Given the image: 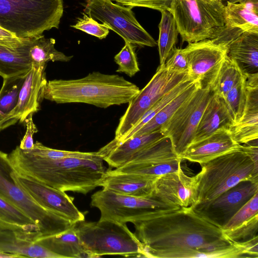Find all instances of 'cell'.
<instances>
[{
	"label": "cell",
	"instance_id": "42",
	"mask_svg": "<svg viewBox=\"0 0 258 258\" xmlns=\"http://www.w3.org/2000/svg\"><path fill=\"white\" fill-rule=\"evenodd\" d=\"M164 65L167 70L171 72L188 74L189 65L184 48H177L175 46Z\"/></svg>",
	"mask_w": 258,
	"mask_h": 258
},
{
	"label": "cell",
	"instance_id": "46",
	"mask_svg": "<svg viewBox=\"0 0 258 258\" xmlns=\"http://www.w3.org/2000/svg\"><path fill=\"white\" fill-rule=\"evenodd\" d=\"M232 243L241 248L248 257H258V235L243 242Z\"/></svg>",
	"mask_w": 258,
	"mask_h": 258
},
{
	"label": "cell",
	"instance_id": "26",
	"mask_svg": "<svg viewBox=\"0 0 258 258\" xmlns=\"http://www.w3.org/2000/svg\"><path fill=\"white\" fill-rule=\"evenodd\" d=\"M74 224L64 232L48 236L39 237L34 241L61 258L89 257L77 234Z\"/></svg>",
	"mask_w": 258,
	"mask_h": 258
},
{
	"label": "cell",
	"instance_id": "16",
	"mask_svg": "<svg viewBox=\"0 0 258 258\" xmlns=\"http://www.w3.org/2000/svg\"><path fill=\"white\" fill-rule=\"evenodd\" d=\"M258 33V0L225 6V24L211 39L228 46L243 33Z\"/></svg>",
	"mask_w": 258,
	"mask_h": 258
},
{
	"label": "cell",
	"instance_id": "13",
	"mask_svg": "<svg viewBox=\"0 0 258 258\" xmlns=\"http://www.w3.org/2000/svg\"><path fill=\"white\" fill-rule=\"evenodd\" d=\"M258 181L245 180L214 200L191 207L199 215L221 228L256 192Z\"/></svg>",
	"mask_w": 258,
	"mask_h": 258
},
{
	"label": "cell",
	"instance_id": "8",
	"mask_svg": "<svg viewBox=\"0 0 258 258\" xmlns=\"http://www.w3.org/2000/svg\"><path fill=\"white\" fill-rule=\"evenodd\" d=\"M14 171L9 155L0 151V195L35 222L39 228V237L60 233L75 223L38 204L14 179L12 173Z\"/></svg>",
	"mask_w": 258,
	"mask_h": 258
},
{
	"label": "cell",
	"instance_id": "41",
	"mask_svg": "<svg viewBox=\"0 0 258 258\" xmlns=\"http://www.w3.org/2000/svg\"><path fill=\"white\" fill-rule=\"evenodd\" d=\"M72 27L81 30L100 39L106 37L109 29L103 24H100L93 18L83 13V17L79 18L77 23Z\"/></svg>",
	"mask_w": 258,
	"mask_h": 258
},
{
	"label": "cell",
	"instance_id": "22",
	"mask_svg": "<svg viewBox=\"0 0 258 258\" xmlns=\"http://www.w3.org/2000/svg\"><path fill=\"white\" fill-rule=\"evenodd\" d=\"M155 179L109 169L106 170L100 186L119 194L147 198L152 196Z\"/></svg>",
	"mask_w": 258,
	"mask_h": 258
},
{
	"label": "cell",
	"instance_id": "30",
	"mask_svg": "<svg viewBox=\"0 0 258 258\" xmlns=\"http://www.w3.org/2000/svg\"><path fill=\"white\" fill-rule=\"evenodd\" d=\"M200 87H202L201 84L198 82L195 81L160 110L151 119L144 124L131 138L161 131L162 126L169 120L178 108Z\"/></svg>",
	"mask_w": 258,
	"mask_h": 258
},
{
	"label": "cell",
	"instance_id": "47",
	"mask_svg": "<svg viewBox=\"0 0 258 258\" xmlns=\"http://www.w3.org/2000/svg\"><path fill=\"white\" fill-rule=\"evenodd\" d=\"M18 120L11 117L8 114H4L0 112V131L15 124Z\"/></svg>",
	"mask_w": 258,
	"mask_h": 258
},
{
	"label": "cell",
	"instance_id": "36",
	"mask_svg": "<svg viewBox=\"0 0 258 258\" xmlns=\"http://www.w3.org/2000/svg\"><path fill=\"white\" fill-rule=\"evenodd\" d=\"M223 99L234 124L241 118L246 104V77L244 75L229 91Z\"/></svg>",
	"mask_w": 258,
	"mask_h": 258
},
{
	"label": "cell",
	"instance_id": "12",
	"mask_svg": "<svg viewBox=\"0 0 258 258\" xmlns=\"http://www.w3.org/2000/svg\"><path fill=\"white\" fill-rule=\"evenodd\" d=\"M213 91L209 87H200L176 111L161 131L171 139L180 157L192 143L204 110Z\"/></svg>",
	"mask_w": 258,
	"mask_h": 258
},
{
	"label": "cell",
	"instance_id": "33",
	"mask_svg": "<svg viewBox=\"0 0 258 258\" xmlns=\"http://www.w3.org/2000/svg\"><path fill=\"white\" fill-rule=\"evenodd\" d=\"M243 75L236 62L227 55L222 62L212 90L216 95L224 99Z\"/></svg>",
	"mask_w": 258,
	"mask_h": 258
},
{
	"label": "cell",
	"instance_id": "32",
	"mask_svg": "<svg viewBox=\"0 0 258 258\" xmlns=\"http://www.w3.org/2000/svg\"><path fill=\"white\" fill-rule=\"evenodd\" d=\"M161 13L159 24V39L157 42L160 64L165 63L177 41L179 34L177 26L172 14L167 10Z\"/></svg>",
	"mask_w": 258,
	"mask_h": 258
},
{
	"label": "cell",
	"instance_id": "39",
	"mask_svg": "<svg viewBox=\"0 0 258 258\" xmlns=\"http://www.w3.org/2000/svg\"><path fill=\"white\" fill-rule=\"evenodd\" d=\"M258 214L244 222L237 227L223 230L226 238L232 243H241L257 235Z\"/></svg>",
	"mask_w": 258,
	"mask_h": 258
},
{
	"label": "cell",
	"instance_id": "45",
	"mask_svg": "<svg viewBox=\"0 0 258 258\" xmlns=\"http://www.w3.org/2000/svg\"><path fill=\"white\" fill-rule=\"evenodd\" d=\"M31 38L18 37L13 33L0 27V44L3 46L11 48H18L26 44Z\"/></svg>",
	"mask_w": 258,
	"mask_h": 258
},
{
	"label": "cell",
	"instance_id": "10",
	"mask_svg": "<svg viewBox=\"0 0 258 258\" xmlns=\"http://www.w3.org/2000/svg\"><path fill=\"white\" fill-rule=\"evenodd\" d=\"M84 12L115 32L124 41L139 46H155L157 43L140 25L132 7L112 0H86Z\"/></svg>",
	"mask_w": 258,
	"mask_h": 258
},
{
	"label": "cell",
	"instance_id": "2",
	"mask_svg": "<svg viewBox=\"0 0 258 258\" xmlns=\"http://www.w3.org/2000/svg\"><path fill=\"white\" fill-rule=\"evenodd\" d=\"M9 158L18 174L64 192L87 194L100 186L107 170L101 155L43 159L28 155L17 146Z\"/></svg>",
	"mask_w": 258,
	"mask_h": 258
},
{
	"label": "cell",
	"instance_id": "21",
	"mask_svg": "<svg viewBox=\"0 0 258 258\" xmlns=\"http://www.w3.org/2000/svg\"><path fill=\"white\" fill-rule=\"evenodd\" d=\"M165 136L161 131L137 136L112 147L105 145L98 152L110 167L116 168L127 163L136 154Z\"/></svg>",
	"mask_w": 258,
	"mask_h": 258
},
{
	"label": "cell",
	"instance_id": "31",
	"mask_svg": "<svg viewBox=\"0 0 258 258\" xmlns=\"http://www.w3.org/2000/svg\"><path fill=\"white\" fill-rule=\"evenodd\" d=\"M55 40L46 38L44 35L34 37L29 48V56L32 66H46L49 61L68 62L72 56H68L57 50L54 47Z\"/></svg>",
	"mask_w": 258,
	"mask_h": 258
},
{
	"label": "cell",
	"instance_id": "44",
	"mask_svg": "<svg viewBox=\"0 0 258 258\" xmlns=\"http://www.w3.org/2000/svg\"><path fill=\"white\" fill-rule=\"evenodd\" d=\"M30 113L25 120L26 131L21 141L19 148L24 150L31 149L34 146L33 135L38 132L37 128L34 123L33 115Z\"/></svg>",
	"mask_w": 258,
	"mask_h": 258
},
{
	"label": "cell",
	"instance_id": "15",
	"mask_svg": "<svg viewBox=\"0 0 258 258\" xmlns=\"http://www.w3.org/2000/svg\"><path fill=\"white\" fill-rule=\"evenodd\" d=\"M15 181L40 206L73 223L85 220L84 213L73 203L74 198L64 191L18 174L12 173Z\"/></svg>",
	"mask_w": 258,
	"mask_h": 258
},
{
	"label": "cell",
	"instance_id": "19",
	"mask_svg": "<svg viewBox=\"0 0 258 258\" xmlns=\"http://www.w3.org/2000/svg\"><path fill=\"white\" fill-rule=\"evenodd\" d=\"M45 68L46 66H32L20 90L17 104L9 113L11 117L20 123L24 122L30 113L40 110V103L44 99V89L47 81Z\"/></svg>",
	"mask_w": 258,
	"mask_h": 258
},
{
	"label": "cell",
	"instance_id": "29",
	"mask_svg": "<svg viewBox=\"0 0 258 258\" xmlns=\"http://www.w3.org/2000/svg\"><path fill=\"white\" fill-rule=\"evenodd\" d=\"M181 160L178 157L157 161L128 162L113 170L156 179L164 174L177 171L181 167Z\"/></svg>",
	"mask_w": 258,
	"mask_h": 258
},
{
	"label": "cell",
	"instance_id": "28",
	"mask_svg": "<svg viewBox=\"0 0 258 258\" xmlns=\"http://www.w3.org/2000/svg\"><path fill=\"white\" fill-rule=\"evenodd\" d=\"M34 38L16 48L0 44V76L3 79L26 74L30 71L32 63L29 48Z\"/></svg>",
	"mask_w": 258,
	"mask_h": 258
},
{
	"label": "cell",
	"instance_id": "4",
	"mask_svg": "<svg viewBox=\"0 0 258 258\" xmlns=\"http://www.w3.org/2000/svg\"><path fill=\"white\" fill-rule=\"evenodd\" d=\"M201 165V170L192 177L195 192L194 206L214 200L241 181H258V163L241 149Z\"/></svg>",
	"mask_w": 258,
	"mask_h": 258
},
{
	"label": "cell",
	"instance_id": "23",
	"mask_svg": "<svg viewBox=\"0 0 258 258\" xmlns=\"http://www.w3.org/2000/svg\"><path fill=\"white\" fill-rule=\"evenodd\" d=\"M234 124L224 100L213 92L200 119L193 142L209 136L218 130H230Z\"/></svg>",
	"mask_w": 258,
	"mask_h": 258
},
{
	"label": "cell",
	"instance_id": "17",
	"mask_svg": "<svg viewBox=\"0 0 258 258\" xmlns=\"http://www.w3.org/2000/svg\"><path fill=\"white\" fill-rule=\"evenodd\" d=\"M152 196L172 207H192L195 203L192 177L186 175L181 167L164 174L155 179Z\"/></svg>",
	"mask_w": 258,
	"mask_h": 258
},
{
	"label": "cell",
	"instance_id": "25",
	"mask_svg": "<svg viewBox=\"0 0 258 258\" xmlns=\"http://www.w3.org/2000/svg\"><path fill=\"white\" fill-rule=\"evenodd\" d=\"M227 55L245 76L258 74V33H243L232 40Z\"/></svg>",
	"mask_w": 258,
	"mask_h": 258
},
{
	"label": "cell",
	"instance_id": "34",
	"mask_svg": "<svg viewBox=\"0 0 258 258\" xmlns=\"http://www.w3.org/2000/svg\"><path fill=\"white\" fill-rule=\"evenodd\" d=\"M27 73L3 79L0 90V112L8 114L15 108Z\"/></svg>",
	"mask_w": 258,
	"mask_h": 258
},
{
	"label": "cell",
	"instance_id": "6",
	"mask_svg": "<svg viewBox=\"0 0 258 258\" xmlns=\"http://www.w3.org/2000/svg\"><path fill=\"white\" fill-rule=\"evenodd\" d=\"M74 227L90 258L105 255L144 257L143 244L126 223L84 220L75 223Z\"/></svg>",
	"mask_w": 258,
	"mask_h": 258
},
{
	"label": "cell",
	"instance_id": "3",
	"mask_svg": "<svg viewBox=\"0 0 258 258\" xmlns=\"http://www.w3.org/2000/svg\"><path fill=\"white\" fill-rule=\"evenodd\" d=\"M140 90L118 75L93 72L81 79L47 81L43 97L56 103H83L105 108L128 103Z\"/></svg>",
	"mask_w": 258,
	"mask_h": 258
},
{
	"label": "cell",
	"instance_id": "40",
	"mask_svg": "<svg viewBox=\"0 0 258 258\" xmlns=\"http://www.w3.org/2000/svg\"><path fill=\"white\" fill-rule=\"evenodd\" d=\"M258 214V192L246 202L223 227V230H230Z\"/></svg>",
	"mask_w": 258,
	"mask_h": 258
},
{
	"label": "cell",
	"instance_id": "48",
	"mask_svg": "<svg viewBox=\"0 0 258 258\" xmlns=\"http://www.w3.org/2000/svg\"><path fill=\"white\" fill-rule=\"evenodd\" d=\"M18 256L6 253L0 252V258H18Z\"/></svg>",
	"mask_w": 258,
	"mask_h": 258
},
{
	"label": "cell",
	"instance_id": "27",
	"mask_svg": "<svg viewBox=\"0 0 258 258\" xmlns=\"http://www.w3.org/2000/svg\"><path fill=\"white\" fill-rule=\"evenodd\" d=\"M0 228L26 235L34 240L39 236L35 222L19 208L0 195Z\"/></svg>",
	"mask_w": 258,
	"mask_h": 258
},
{
	"label": "cell",
	"instance_id": "50",
	"mask_svg": "<svg viewBox=\"0 0 258 258\" xmlns=\"http://www.w3.org/2000/svg\"><path fill=\"white\" fill-rule=\"evenodd\" d=\"M213 1H217V2H222V0H213Z\"/></svg>",
	"mask_w": 258,
	"mask_h": 258
},
{
	"label": "cell",
	"instance_id": "9",
	"mask_svg": "<svg viewBox=\"0 0 258 258\" xmlns=\"http://www.w3.org/2000/svg\"><path fill=\"white\" fill-rule=\"evenodd\" d=\"M189 79H191L188 73L171 72L165 68L164 63L160 64L148 83L128 103L111 142L116 143L121 140L164 95Z\"/></svg>",
	"mask_w": 258,
	"mask_h": 258
},
{
	"label": "cell",
	"instance_id": "43",
	"mask_svg": "<svg viewBox=\"0 0 258 258\" xmlns=\"http://www.w3.org/2000/svg\"><path fill=\"white\" fill-rule=\"evenodd\" d=\"M118 4L130 7L148 8L160 12L170 9L172 0H112Z\"/></svg>",
	"mask_w": 258,
	"mask_h": 258
},
{
	"label": "cell",
	"instance_id": "11",
	"mask_svg": "<svg viewBox=\"0 0 258 258\" xmlns=\"http://www.w3.org/2000/svg\"><path fill=\"white\" fill-rule=\"evenodd\" d=\"M91 205L99 210V220H110L123 223H133L142 220L153 209L174 208L153 196H130L104 188L92 195Z\"/></svg>",
	"mask_w": 258,
	"mask_h": 258
},
{
	"label": "cell",
	"instance_id": "37",
	"mask_svg": "<svg viewBox=\"0 0 258 258\" xmlns=\"http://www.w3.org/2000/svg\"><path fill=\"white\" fill-rule=\"evenodd\" d=\"M22 150L25 154L37 158L49 159H59L69 157L93 158L100 155L98 151L93 152H83L54 149L45 146L39 142L35 143L33 147L31 149Z\"/></svg>",
	"mask_w": 258,
	"mask_h": 258
},
{
	"label": "cell",
	"instance_id": "5",
	"mask_svg": "<svg viewBox=\"0 0 258 258\" xmlns=\"http://www.w3.org/2000/svg\"><path fill=\"white\" fill-rule=\"evenodd\" d=\"M63 0H0V27L18 37H38L58 29Z\"/></svg>",
	"mask_w": 258,
	"mask_h": 258
},
{
	"label": "cell",
	"instance_id": "18",
	"mask_svg": "<svg viewBox=\"0 0 258 258\" xmlns=\"http://www.w3.org/2000/svg\"><path fill=\"white\" fill-rule=\"evenodd\" d=\"M242 145L232 138L228 129L221 128L209 136L190 144L180 156L200 165L227 153L240 150Z\"/></svg>",
	"mask_w": 258,
	"mask_h": 258
},
{
	"label": "cell",
	"instance_id": "7",
	"mask_svg": "<svg viewBox=\"0 0 258 258\" xmlns=\"http://www.w3.org/2000/svg\"><path fill=\"white\" fill-rule=\"evenodd\" d=\"M168 11L182 41L212 39L225 24V6L213 0H172Z\"/></svg>",
	"mask_w": 258,
	"mask_h": 258
},
{
	"label": "cell",
	"instance_id": "35",
	"mask_svg": "<svg viewBox=\"0 0 258 258\" xmlns=\"http://www.w3.org/2000/svg\"><path fill=\"white\" fill-rule=\"evenodd\" d=\"M195 81L191 79L186 80L181 83L166 93L144 115L138 122L121 140L117 143H113V145L115 146L130 138L144 124L151 119L160 110L191 85Z\"/></svg>",
	"mask_w": 258,
	"mask_h": 258
},
{
	"label": "cell",
	"instance_id": "14",
	"mask_svg": "<svg viewBox=\"0 0 258 258\" xmlns=\"http://www.w3.org/2000/svg\"><path fill=\"white\" fill-rule=\"evenodd\" d=\"M189 65L188 75L202 87L211 88L222 62L227 55L228 46L211 39L188 43L184 48Z\"/></svg>",
	"mask_w": 258,
	"mask_h": 258
},
{
	"label": "cell",
	"instance_id": "20",
	"mask_svg": "<svg viewBox=\"0 0 258 258\" xmlns=\"http://www.w3.org/2000/svg\"><path fill=\"white\" fill-rule=\"evenodd\" d=\"M245 77V108L241 118L229 130L233 139L240 144L258 139V74Z\"/></svg>",
	"mask_w": 258,
	"mask_h": 258
},
{
	"label": "cell",
	"instance_id": "1",
	"mask_svg": "<svg viewBox=\"0 0 258 258\" xmlns=\"http://www.w3.org/2000/svg\"><path fill=\"white\" fill-rule=\"evenodd\" d=\"M145 257H240L241 250L223 230L191 207L151 210L133 223Z\"/></svg>",
	"mask_w": 258,
	"mask_h": 258
},
{
	"label": "cell",
	"instance_id": "49",
	"mask_svg": "<svg viewBox=\"0 0 258 258\" xmlns=\"http://www.w3.org/2000/svg\"><path fill=\"white\" fill-rule=\"evenodd\" d=\"M248 0H227V2L231 3H239L246 2Z\"/></svg>",
	"mask_w": 258,
	"mask_h": 258
},
{
	"label": "cell",
	"instance_id": "38",
	"mask_svg": "<svg viewBox=\"0 0 258 258\" xmlns=\"http://www.w3.org/2000/svg\"><path fill=\"white\" fill-rule=\"evenodd\" d=\"M124 42V46L114 57L115 62L118 66L116 72L123 73L132 77L140 71V68L134 45L128 41Z\"/></svg>",
	"mask_w": 258,
	"mask_h": 258
},
{
	"label": "cell",
	"instance_id": "24",
	"mask_svg": "<svg viewBox=\"0 0 258 258\" xmlns=\"http://www.w3.org/2000/svg\"><path fill=\"white\" fill-rule=\"evenodd\" d=\"M0 252L19 257L61 258L26 235L0 228Z\"/></svg>",
	"mask_w": 258,
	"mask_h": 258
}]
</instances>
